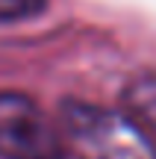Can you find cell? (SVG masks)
<instances>
[{
    "label": "cell",
    "instance_id": "cell-1",
    "mask_svg": "<svg viewBox=\"0 0 156 159\" xmlns=\"http://www.w3.org/2000/svg\"><path fill=\"white\" fill-rule=\"evenodd\" d=\"M62 136L82 159H156V142L127 112L68 100L59 109Z\"/></svg>",
    "mask_w": 156,
    "mask_h": 159
},
{
    "label": "cell",
    "instance_id": "cell-2",
    "mask_svg": "<svg viewBox=\"0 0 156 159\" xmlns=\"http://www.w3.org/2000/svg\"><path fill=\"white\" fill-rule=\"evenodd\" d=\"M0 156L65 159V139L33 97L0 91Z\"/></svg>",
    "mask_w": 156,
    "mask_h": 159
},
{
    "label": "cell",
    "instance_id": "cell-3",
    "mask_svg": "<svg viewBox=\"0 0 156 159\" xmlns=\"http://www.w3.org/2000/svg\"><path fill=\"white\" fill-rule=\"evenodd\" d=\"M121 109L141 127L147 139L156 142V74H139L130 80L121 94Z\"/></svg>",
    "mask_w": 156,
    "mask_h": 159
},
{
    "label": "cell",
    "instance_id": "cell-4",
    "mask_svg": "<svg viewBox=\"0 0 156 159\" xmlns=\"http://www.w3.org/2000/svg\"><path fill=\"white\" fill-rule=\"evenodd\" d=\"M44 9V0H0V21L33 18Z\"/></svg>",
    "mask_w": 156,
    "mask_h": 159
}]
</instances>
